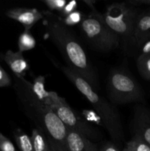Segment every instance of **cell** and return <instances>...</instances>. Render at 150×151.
<instances>
[{"mask_svg": "<svg viewBox=\"0 0 150 151\" xmlns=\"http://www.w3.org/2000/svg\"><path fill=\"white\" fill-rule=\"evenodd\" d=\"M34 151H53L45 134L38 128H34L31 134Z\"/></svg>", "mask_w": 150, "mask_h": 151, "instance_id": "13", "label": "cell"}, {"mask_svg": "<svg viewBox=\"0 0 150 151\" xmlns=\"http://www.w3.org/2000/svg\"><path fill=\"white\" fill-rule=\"evenodd\" d=\"M0 151H18L13 143L0 133Z\"/></svg>", "mask_w": 150, "mask_h": 151, "instance_id": "20", "label": "cell"}, {"mask_svg": "<svg viewBox=\"0 0 150 151\" xmlns=\"http://www.w3.org/2000/svg\"><path fill=\"white\" fill-rule=\"evenodd\" d=\"M140 55L149 54L150 53V40L144 43L142 46L139 48Z\"/></svg>", "mask_w": 150, "mask_h": 151, "instance_id": "24", "label": "cell"}, {"mask_svg": "<svg viewBox=\"0 0 150 151\" xmlns=\"http://www.w3.org/2000/svg\"><path fill=\"white\" fill-rule=\"evenodd\" d=\"M11 85V79L4 69L0 65V87L9 86Z\"/></svg>", "mask_w": 150, "mask_h": 151, "instance_id": "22", "label": "cell"}, {"mask_svg": "<svg viewBox=\"0 0 150 151\" xmlns=\"http://www.w3.org/2000/svg\"><path fill=\"white\" fill-rule=\"evenodd\" d=\"M76 7H77V2L76 1H71L69 2H67V4L60 13V17H66L68 15L71 14L74 11L76 10Z\"/></svg>", "mask_w": 150, "mask_h": 151, "instance_id": "21", "label": "cell"}, {"mask_svg": "<svg viewBox=\"0 0 150 151\" xmlns=\"http://www.w3.org/2000/svg\"><path fill=\"white\" fill-rule=\"evenodd\" d=\"M41 1L47 6L50 11H57L59 13L68 2L66 0H41Z\"/></svg>", "mask_w": 150, "mask_h": 151, "instance_id": "19", "label": "cell"}, {"mask_svg": "<svg viewBox=\"0 0 150 151\" xmlns=\"http://www.w3.org/2000/svg\"><path fill=\"white\" fill-rule=\"evenodd\" d=\"M6 15L21 24L25 29H30L38 21L44 18L42 11L35 8H13L7 10Z\"/></svg>", "mask_w": 150, "mask_h": 151, "instance_id": "9", "label": "cell"}, {"mask_svg": "<svg viewBox=\"0 0 150 151\" xmlns=\"http://www.w3.org/2000/svg\"><path fill=\"white\" fill-rule=\"evenodd\" d=\"M129 2L135 7L136 6V4H146L150 5V0H135V1H129Z\"/></svg>", "mask_w": 150, "mask_h": 151, "instance_id": "25", "label": "cell"}, {"mask_svg": "<svg viewBox=\"0 0 150 151\" xmlns=\"http://www.w3.org/2000/svg\"><path fill=\"white\" fill-rule=\"evenodd\" d=\"M79 25L85 41L97 51L107 52L120 47L117 35L105 23L103 15L96 10L85 16Z\"/></svg>", "mask_w": 150, "mask_h": 151, "instance_id": "5", "label": "cell"}, {"mask_svg": "<svg viewBox=\"0 0 150 151\" xmlns=\"http://www.w3.org/2000/svg\"><path fill=\"white\" fill-rule=\"evenodd\" d=\"M121 151H150V146L140 137L132 136Z\"/></svg>", "mask_w": 150, "mask_h": 151, "instance_id": "17", "label": "cell"}, {"mask_svg": "<svg viewBox=\"0 0 150 151\" xmlns=\"http://www.w3.org/2000/svg\"><path fill=\"white\" fill-rule=\"evenodd\" d=\"M61 70L78 91L87 99L102 122L103 128L108 132L112 142L120 144L124 140L123 125L116 106L96 92L91 86L80 75L68 66H61Z\"/></svg>", "mask_w": 150, "mask_h": 151, "instance_id": "3", "label": "cell"}, {"mask_svg": "<svg viewBox=\"0 0 150 151\" xmlns=\"http://www.w3.org/2000/svg\"><path fill=\"white\" fill-rule=\"evenodd\" d=\"M107 91L109 100L113 105L143 103L144 95L135 78L125 69H113L107 78Z\"/></svg>", "mask_w": 150, "mask_h": 151, "instance_id": "6", "label": "cell"}, {"mask_svg": "<svg viewBox=\"0 0 150 151\" xmlns=\"http://www.w3.org/2000/svg\"><path fill=\"white\" fill-rule=\"evenodd\" d=\"M132 136L142 139L150 146V109L138 105L135 108L131 121Z\"/></svg>", "mask_w": 150, "mask_h": 151, "instance_id": "8", "label": "cell"}, {"mask_svg": "<svg viewBox=\"0 0 150 151\" xmlns=\"http://www.w3.org/2000/svg\"><path fill=\"white\" fill-rule=\"evenodd\" d=\"M84 17H85V16L82 14V12L79 11V10H75L66 17L60 18V19H61L63 24L69 27L79 24L82 22Z\"/></svg>", "mask_w": 150, "mask_h": 151, "instance_id": "18", "label": "cell"}, {"mask_svg": "<svg viewBox=\"0 0 150 151\" xmlns=\"http://www.w3.org/2000/svg\"><path fill=\"white\" fill-rule=\"evenodd\" d=\"M49 106L60 118L67 129L75 131L95 143L103 139L102 134L98 128L75 112L66 103V100L56 92L51 91Z\"/></svg>", "mask_w": 150, "mask_h": 151, "instance_id": "7", "label": "cell"}, {"mask_svg": "<svg viewBox=\"0 0 150 151\" xmlns=\"http://www.w3.org/2000/svg\"><path fill=\"white\" fill-rule=\"evenodd\" d=\"M4 60L13 72L15 77L24 78L29 69V65L21 52L8 50L4 55Z\"/></svg>", "mask_w": 150, "mask_h": 151, "instance_id": "11", "label": "cell"}, {"mask_svg": "<svg viewBox=\"0 0 150 151\" xmlns=\"http://www.w3.org/2000/svg\"><path fill=\"white\" fill-rule=\"evenodd\" d=\"M137 68L140 75L150 81V53L139 55L137 59Z\"/></svg>", "mask_w": 150, "mask_h": 151, "instance_id": "16", "label": "cell"}, {"mask_svg": "<svg viewBox=\"0 0 150 151\" xmlns=\"http://www.w3.org/2000/svg\"><path fill=\"white\" fill-rule=\"evenodd\" d=\"M15 142L20 151H34L32 139L23 130L17 128L13 132Z\"/></svg>", "mask_w": 150, "mask_h": 151, "instance_id": "14", "label": "cell"}, {"mask_svg": "<svg viewBox=\"0 0 150 151\" xmlns=\"http://www.w3.org/2000/svg\"><path fill=\"white\" fill-rule=\"evenodd\" d=\"M35 45L36 41L31 33L30 29H24V31L19 35L18 40L19 52L23 53L26 51H29L35 48Z\"/></svg>", "mask_w": 150, "mask_h": 151, "instance_id": "15", "label": "cell"}, {"mask_svg": "<svg viewBox=\"0 0 150 151\" xmlns=\"http://www.w3.org/2000/svg\"><path fill=\"white\" fill-rule=\"evenodd\" d=\"M42 13L49 36L60 50L68 67L80 75L96 91L99 87L96 71L74 32L63 24L60 16L53 12L44 10Z\"/></svg>", "mask_w": 150, "mask_h": 151, "instance_id": "1", "label": "cell"}, {"mask_svg": "<svg viewBox=\"0 0 150 151\" xmlns=\"http://www.w3.org/2000/svg\"><path fill=\"white\" fill-rule=\"evenodd\" d=\"M99 151H121L113 142H106L99 148Z\"/></svg>", "mask_w": 150, "mask_h": 151, "instance_id": "23", "label": "cell"}, {"mask_svg": "<svg viewBox=\"0 0 150 151\" xmlns=\"http://www.w3.org/2000/svg\"><path fill=\"white\" fill-rule=\"evenodd\" d=\"M84 3H85L86 4H88V6H89L90 7H91V9H92V10H96L95 7H94V3H95V1H89V0H85V1H83Z\"/></svg>", "mask_w": 150, "mask_h": 151, "instance_id": "26", "label": "cell"}, {"mask_svg": "<svg viewBox=\"0 0 150 151\" xmlns=\"http://www.w3.org/2000/svg\"><path fill=\"white\" fill-rule=\"evenodd\" d=\"M14 89L25 114L47 137L53 151H67V129L49 106L38 100L31 89L30 82L15 77Z\"/></svg>", "mask_w": 150, "mask_h": 151, "instance_id": "2", "label": "cell"}, {"mask_svg": "<svg viewBox=\"0 0 150 151\" xmlns=\"http://www.w3.org/2000/svg\"><path fill=\"white\" fill-rule=\"evenodd\" d=\"M138 13L135 6L127 1L110 4L102 14L104 22L117 35L120 47L124 51L133 47L134 29Z\"/></svg>", "mask_w": 150, "mask_h": 151, "instance_id": "4", "label": "cell"}, {"mask_svg": "<svg viewBox=\"0 0 150 151\" xmlns=\"http://www.w3.org/2000/svg\"><path fill=\"white\" fill-rule=\"evenodd\" d=\"M66 148L67 151H99V150L96 143L69 129H67L66 134Z\"/></svg>", "mask_w": 150, "mask_h": 151, "instance_id": "10", "label": "cell"}, {"mask_svg": "<svg viewBox=\"0 0 150 151\" xmlns=\"http://www.w3.org/2000/svg\"><path fill=\"white\" fill-rule=\"evenodd\" d=\"M45 82V77L40 75V76L33 78V82L30 83V86L32 92L36 96L37 98L41 100L44 104L49 106L51 91H47L46 90Z\"/></svg>", "mask_w": 150, "mask_h": 151, "instance_id": "12", "label": "cell"}]
</instances>
